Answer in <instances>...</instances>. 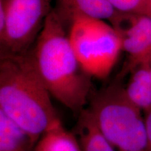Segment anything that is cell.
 <instances>
[{"label":"cell","instance_id":"obj_1","mask_svg":"<svg viewBox=\"0 0 151 151\" xmlns=\"http://www.w3.org/2000/svg\"><path fill=\"white\" fill-rule=\"evenodd\" d=\"M66 23L55 11H50L28 53L50 96L79 115L91 91L92 78L76 56Z\"/></svg>","mask_w":151,"mask_h":151},{"label":"cell","instance_id":"obj_2","mask_svg":"<svg viewBox=\"0 0 151 151\" xmlns=\"http://www.w3.org/2000/svg\"><path fill=\"white\" fill-rule=\"evenodd\" d=\"M29 53L1 55L0 111L27 132L35 144L59 117Z\"/></svg>","mask_w":151,"mask_h":151},{"label":"cell","instance_id":"obj_3","mask_svg":"<svg viewBox=\"0 0 151 151\" xmlns=\"http://www.w3.org/2000/svg\"><path fill=\"white\" fill-rule=\"evenodd\" d=\"M116 151H148L144 114L113 84L95 94L88 108Z\"/></svg>","mask_w":151,"mask_h":151},{"label":"cell","instance_id":"obj_4","mask_svg":"<svg viewBox=\"0 0 151 151\" xmlns=\"http://www.w3.org/2000/svg\"><path fill=\"white\" fill-rule=\"evenodd\" d=\"M68 37L83 71L91 78L110 75L122 52L116 31L105 20L76 17L69 22Z\"/></svg>","mask_w":151,"mask_h":151},{"label":"cell","instance_id":"obj_5","mask_svg":"<svg viewBox=\"0 0 151 151\" xmlns=\"http://www.w3.org/2000/svg\"><path fill=\"white\" fill-rule=\"evenodd\" d=\"M50 11V0H0L1 55L27 53Z\"/></svg>","mask_w":151,"mask_h":151},{"label":"cell","instance_id":"obj_6","mask_svg":"<svg viewBox=\"0 0 151 151\" xmlns=\"http://www.w3.org/2000/svg\"><path fill=\"white\" fill-rule=\"evenodd\" d=\"M110 24L116 31L127 60L120 76L130 73L151 59V18L141 14L118 12Z\"/></svg>","mask_w":151,"mask_h":151},{"label":"cell","instance_id":"obj_7","mask_svg":"<svg viewBox=\"0 0 151 151\" xmlns=\"http://www.w3.org/2000/svg\"><path fill=\"white\" fill-rule=\"evenodd\" d=\"M55 10L65 21L87 17L110 22L118 13L107 0H56Z\"/></svg>","mask_w":151,"mask_h":151},{"label":"cell","instance_id":"obj_8","mask_svg":"<svg viewBox=\"0 0 151 151\" xmlns=\"http://www.w3.org/2000/svg\"><path fill=\"white\" fill-rule=\"evenodd\" d=\"M75 132L81 151H116L98 127L88 109L78 115Z\"/></svg>","mask_w":151,"mask_h":151},{"label":"cell","instance_id":"obj_9","mask_svg":"<svg viewBox=\"0 0 151 151\" xmlns=\"http://www.w3.org/2000/svg\"><path fill=\"white\" fill-rule=\"evenodd\" d=\"M124 91L131 102L144 113L151 109V65H140L130 73Z\"/></svg>","mask_w":151,"mask_h":151},{"label":"cell","instance_id":"obj_10","mask_svg":"<svg viewBox=\"0 0 151 151\" xmlns=\"http://www.w3.org/2000/svg\"><path fill=\"white\" fill-rule=\"evenodd\" d=\"M34 151H81L73 132L68 131L58 120L39 138Z\"/></svg>","mask_w":151,"mask_h":151},{"label":"cell","instance_id":"obj_11","mask_svg":"<svg viewBox=\"0 0 151 151\" xmlns=\"http://www.w3.org/2000/svg\"><path fill=\"white\" fill-rule=\"evenodd\" d=\"M35 146L27 132L0 111V151H31Z\"/></svg>","mask_w":151,"mask_h":151},{"label":"cell","instance_id":"obj_12","mask_svg":"<svg viewBox=\"0 0 151 151\" xmlns=\"http://www.w3.org/2000/svg\"><path fill=\"white\" fill-rule=\"evenodd\" d=\"M118 12L141 14L151 18L149 0H107Z\"/></svg>","mask_w":151,"mask_h":151},{"label":"cell","instance_id":"obj_13","mask_svg":"<svg viewBox=\"0 0 151 151\" xmlns=\"http://www.w3.org/2000/svg\"><path fill=\"white\" fill-rule=\"evenodd\" d=\"M147 139V150L151 151V109L144 113Z\"/></svg>","mask_w":151,"mask_h":151},{"label":"cell","instance_id":"obj_14","mask_svg":"<svg viewBox=\"0 0 151 151\" xmlns=\"http://www.w3.org/2000/svg\"><path fill=\"white\" fill-rule=\"evenodd\" d=\"M149 1H150V8H151V0H149Z\"/></svg>","mask_w":151,"mask_h":151},{"label":"cell","instance_id":"obj_15","mask_svg":"<svg viewBox=\"0 0 151 151\" xmlns=\"http://www.w3.org/2000/svg\"><path fill=\"white\" fill-rule=\"evenodd\" d=\"M149 64H150V65H151V59H150V62H149Z\"/></svg>","mask_w":151,"mask_h":151}]
</instances>
